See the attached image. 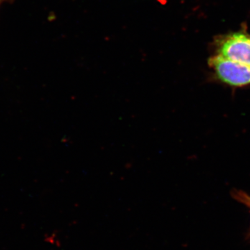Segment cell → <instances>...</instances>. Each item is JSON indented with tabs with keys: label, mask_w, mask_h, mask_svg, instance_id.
<instances>
[{
	"label": "cell",
	"mask_w": 250,
	"mask_h": 250,
	"mask_svg": "<svg viewBox=\"0 0 250 250\" xmlns=\"http://www.w3.org/2000/svg\"><path fill=\"white\" fill-rule=\"evenodd\" d=\"M233 198L237 202H240L242 205L246 206L249 210L250 213V195L245 191L241 190H233L231 192Z\"/></svg>",
	"instance_id": "obj_3"
},
{
	"label": "cell",
	"mask_w": 250,
	"mask_h": 250,
	"mask_svg": "<svg viewBox=\"0 0 250 250\" xmlns=\"http://www.w3.org/2000/svg\"><path fill=\"white\" fill-rule=\"evenodd\" d=\"M3 1H4V0H0V4H1V3Z\"/></svg>",
	"instance_id": "obj_4"
},
{
	"label": "cell",
	"mask_w": 250,
	"mask_h": 250,
	"mask_svg": "<svg viewBox=\"0 0 250 250\" xmlns=\"http://www.w3.org/2000/svg\"><path fill=\"white\" fill-rule=\"evenodd\" d=\"M208 65L214 70L217 78L231 86L241 87L250 84V65L229 60L221 56H213Z\"/></svg>",
	"instance_id": "obj_1"
},
{
	"label": "cell",
	"mask_w": 250,
	"mask_h": 250,
	"mask_svg": "<svg viewBox=\"0 0 250 250\" xmlns=\"http://www.w3.org/2000/svg\"><path fill=\"white\" fill-rule=\"evenodd\" d=\"M217 54L250 65V36L238 32L223 36L216 41Z\"/></svg>",
	"instance_id": "obj_2"
}]
</instances>
